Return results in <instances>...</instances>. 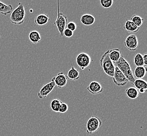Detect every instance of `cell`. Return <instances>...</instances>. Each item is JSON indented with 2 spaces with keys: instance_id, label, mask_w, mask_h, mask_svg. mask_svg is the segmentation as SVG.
Masks as SVG:
<instances>
[{
  "instance_id": "1",
  "label": "cell",
  "mask_w": 147,
  "mask_h": 136,
  "mask_svg": "<svg viewBox=\"0 0 147 136\" xmlns=\"http://www.w3.org/2000/svg\"><path fill=\"white\" fill-rule=\"evenodd\" d=\"M114 65L119 68V70L122 72V73L124 75L125 77L127 79L128 81H129L133 85L134 82L136 79L134 76V74L129 63L126 59H125L123 55L120 58L119 61L114 63Z\"/></svg>"
},
{
  "instance_id": "2",
  "label": "cell",
  "mask_w": 147,
  "mask_h": 136,
  "mask_svg": "<svg viewBox=\"0 0 147 136\" xmlns=\"http://www.w3.org/2000/svg\"><path fill=\"white\" fill-rule=\"evenodd\" d=\"M26 11L25 7L22 3H18V5L11 13L10 16L11 22L16 25H22L25 20Z\"/></svg>"
},
{
  "instance_id": "3",
  "label": "cell",
  "mask_w": 147,
  "mask_h": 136,
  "mask_svg": "<svg viewBox=\"0 0 147 136\" xmlns=\"http://www.w3.org/2000/svg\"><path fill=\"white\" fill-rule=\"evenodd\" d=\"M109 50L105 51L100 60V63L105 73L108 76L113 77L115 71V66L114 63L111 60L108 56Z\"/></svg>"
},
{
  "instance_id": "4",
  "label": "cell",
  "mask_w": 147,
  "mask_h": 136,
  "mask_svg": "<svg viewBox=\"0 0 147 136\" xmlns=\"http://www.w3.org/2000/svg\"><path fill=\"white\" fill-rule=\"evenodd\" d=\"M67 23V18L62 13L59 11V1H57V18L54 24L57 26V29L62 37H63V31L66 29Z\"/></svg>"
},
{
  "instance_id": "5",
  "label": "cell",
  "mask_w": 147,
  "mask_h": 136,
  "mask_svg": "<svg viewBox=\"0 0 147 136\" xmlns=\"http://www.w3.org/2000/svg\"><path fill=\"white\" fill-rule=\"evenodd\" d=\"M102 124L101 120L98 117L95 116L91 117L88 119L86 124L87 133L88 134H92L96 132L101 126Z\"/></svg>"
},
{
  "instance_id": "6",
  "label": "cell",
  "mask_w": 147,
  "mask_h": 136,
  "mask_svg": "<svg viewBox=\"0 0 147 136\" xmlns=\"http://www.w3.org/2000/svg\"><path fill=\"white\" fill-rule=\"evenodd\" d=\"M92 59L89 54L85 52H82L78 54L76 58L77 65L82 70H84L90 65Z\"/></svg>"
},
{
  "instance_id": "7",
  "label": "cell",
  "mask_w": 147,
  "mask_h": 136,
  "mask_svg": "<svg viewBox=\"0 0 147 136\" xmlns=\"http://www.w3.org/2000/svg\"><path fill=\"white\" fill-rule=\"evenodd\" d=\"M55 86L56 85L54 82V77H53L52 79L51 80V82L44 85L42 88L40 89V90L39 91V92L37 94L38 97L40 99H43L46 98L48 97L49 94L51 93L53 90Z\"/></svg>"
},
{
  "instance_id": "8",
  "label": "cell",
  "mask_w": 147,
  "mask_h": 136,
  "mask_svg": "<svg viewBox=\"0 0 147 136\" xmlns=\"http://www.w3.org/2000/svg\"><path fill=\"white\" fill-rule=\"evenodd\" d=\"M113 81L118 86H124L127 83L128 80L119 68L115 67L114 73L113 77Z\"/></svg>"
},
{
  "instance_id": "9",
  "label": "cell",
  "mask_w": 147,
  "mask_h": 136,
  "mask_svg": "<svg viewBox=\"0 0 147 136\" xmlns=\"http://www.w3.org/2000/svg\"><path fill=\"white\" fill-rule=\"evenodd\" d=\"M124 46L129 50L135 51L138 46V38L135 34L129 35L125 40Z\"/></svg>"
},
{
  "instance_id": "10",
  "label": "cell",
  "mask_w": 147,
  "mask_h": 136,
  "mask_svg": "<svg viewBox=\"0 0 147 136\" xmlns=\"http://www.w3.org/2000/svg\"><path fill=\"white\" fill-rule=\"evenodd\" d=\"M87 90L91 94L96 95L102 93L103 91V88L100 83L93 81L89 84Z\"/></svg>"
},
{
  "instance_id": "11",
  "label": "cell",
  "mask_w": 147,
  "mask_h": 136,
  "mask_svg": "<svg viewBox=\"0 0 147 136\" xmlns=\"http://www.w3.org/2000/svg\"><path fill=\"white\" fill-rule=\"evenodd\" d=\"M54 81L55 85L59 88L64 87L67 83V79L63 72H59L56 77H54Z\"/></svg>"
},
{
  "instance_id": "12",
  "label": "cell",
  "mask_w": 147,
  "mask_h": 136,
  "mask_svg": "<svg viewBox=\"0 0 147 136\" xmlns=\"http://www.w3.org/2000/svg\"><path fill=\"white\" fill-rule=\"evenodd\" d=\"M108 56L111 60L114 63H115L119 61L120 58L122 56V52L119 49H112L111 50H109Z\"/></svg>"
},
{
  "instance_id": "13",
  "label": "cell",
  "mask_w": 147,
  "mask_h": 136,
  "mask_svg": "<svg viewBox=\"0 0 147 136\" xmlns=\"http://www.w3.org/2000/svg\"><path fill=\"white\" fill-rule=\"evenodd\" d=\"M95 17L90 14L82 15V17H80V22L85 26L92 25L95 22Z\"/></svg>"
},
{
  "instance_id": "14",
  "label": "cell",
  "mask_w": 147,
  "mask_h": 136,
  "mask_svg": "<svg viewBox=\"0 0 147 136\" xmlns=\"http://www.w3.org/2000/svg\"><path fill=\"white\" fill-rule=\"evenodd\" d=\"M67 79L71 81H76L80 78L79 71L71 64V68L66 75Z\"/></svg>"
},
{
  "instance_id": "15",
  "label": "cell",
  "mask_w": 147,
  "mask_h": 136,
  "mask_svg": "<svg viewBox=\"0 0 147 136\" xmlns=\"http://www.w3.org/2000/svg\"><path fill=\"white\" fill-rule=\"evenodd\" d=\"M50 17L47 14H41L38 15L34 20V23L38 26L46 25L50 21Z\"/></svg>"
},
{
  "instance_id": "16",
  "label": "cell",
  "mask_w": 147,
  "mask_h": 136,
  "mask_svg": "<svg viewBox=\"0 0 147 136\" xmlns=\"http://www.w3.org/2000/svg\"><path fill=\"white\" fill-rule=\"evenodd\" d=\"M124 29L130 34H135L139 31L140 28L138 27L130 20H127L125 23Z\"/></svg>"
},
{
  "instance_id": "17",
  "label": "cell",
  "mask_w": 147,
  "mask_h": 136,
  "mask_svg": "<svg viewBox=\"0 0 147 136\" xmlns=\"http://www.w3.org/2000/svg\"><path fill=\"white\" fill-rule=\"evenodd\" d=\"M29 39L31 43L34 44H37L40 43L41 40V36L39 31H32L29 34Z\"/></svg>"
},
{
  "instance_id": "18",
  "label": "cell",
  "mask_w": 147,
  "mask_h": 136,
  "mask_svg": "<svg viewBox=\"0 0 147 136\" xmlns=\"http://www.w3.org/2000/svg\"><path fill=\"white\" fill-rule=\"evenodd\" d=\"M147 72V68H144V66L136 67L134 76L137 78V79H142L144 78Z\"/></svg>"
},
{
  "instance_id": "19",
  "label": "cell",
  "mask_w": 147,
  "mask_h": 136,
  "mask_svg": "<svg viewBox=\"0 0 147 136\" xmlns=\"http://www.w3.org/2000/svg\"><path fill=\"white\" fill-rule=\"evenodd\" d=\"M125 94L131 99H136L139 95V91L135 87H130L127 88L125 90Z\"/></svg>"
},
{
  "instance_id": "20",
  "label": "cell",
  "mask_w": 147,
  "mask_h": 136,
  "mask_svg": "<svg viewBox=\"0 0 147 136\" xmlns=\"http://www.w3.org/2000/svg\"><path fill=\"white\" fill-rule=\"evenodd\" d=\"M13 10V6L6 4L0 1V13L4 15H7L11 13Z\"/></svg>"
},
{
  "instance_id": "21",
  "label": "cell",
  "mask_w": 147,
  "mask_h": 136,
  "mask_svg": "<svg viewBox=\"0 0 147 136\" xmlns=\"http://www.w3.org/2000/svg\"><path fill=\"white\" fill-rule=\"evenodd\" d=\"M133 85L135 86V88L138 90V91L140 90H144L146 91L147 90V82L144 80H135Z\"/></svg>"
},
{
  "instance_id": "22",
  "label": "cell",
  "mask_w": 147,
  "mask_h": 136,
  "mask_svg": "<svg viewBox=\"0 0 147 136\" xmlns=\"http://www.w3.org/2000/svg\"><path fill=\"white\" fill-rule=\"evenodd\" d=\"M134 64L136 67H144V62L142 54L140 53L136 54L134 57Z\"/></svg>"
},
{
  "instance_id": "23",
  "label": "cell",
  "mask_w": 147,
  "mask_h": 136,
  "mask_svg": "<svg viewBox=\"0 0 147 136\" xmlns=\"http://www.w3.org/2000/svg\"><path fill=\"white\" fill-rule=\"evenodd\" d=\"M62 103V102L58 99H53L50 103V107L51 109L54 112L59 113V108Z\"/></svg>"
},
{
  "instance_id": "24",
  "label": "cell",
  "mask_w": 147,
  "mask_h": 136,
  "mask_svg": "<svg viewBox=\"0 0 147 136\" xmlns=\"http://www.w3.org/2000/svg\"><path fill=\"white\" fill-rule=\"evenodd\" d=\"M130 20L134 23L138 27L140 28V27L142 25L143 23L144 22V19L141 17L140 16H139L138 15H134L131 18Z\"/></svg>"
},
{
  "instance_id": "25",
  "label": "cell",
  "mask_w": 147,
  "mask_h": 136,
  "mask_svg": "<svg viewBox=\"0 0 147 136\" xmlns=\"http://www.w3.org/2000/svg\"><path fill=\"white\" fill-rule=\"evenodd\" d=\"M100 5L103 8L108 9L110 8L113 4V0H101Z\"/></svg>"
},
{
  "instance_id": "26",
  "label": "cell",
  "mask_w": 147,
  "mask_h": 136,
  "mask_svg": "<svg viewBox=\"0 0 147 136\" xmlns=\"http://www.w3.org/2000/svg\"><path fill=\"white\" fill-rule=\"evenodd\" d=\"M68 109V106L66 103H63L60 105L59 108V113L61 114L65 113L66 112H67Z\"/></svg>"
},
{
  "instance_id": "27",
  "label": "cell",
  "mask_w": 147,
  "mask_h": 136,
  "mask_svg": "<svg viewBox=\"0 0 147 136\" xmlns=\"http://www.w3.org/2000/svg\"><path fill=\"white\" fill-rule=\"evenodd\" d=\"M67 29L71 30V31H74L76 30V24L74 22H70L67 24Z\"/></svg>"
},
{
  "instance_id": "28",
  "label": "cell",
  "mask_w": 147,
  "mask_h": 136,
  "mask_svg": "<svg viewBox=\"0 0 147 136\" xmlns=\"http://www.w3.org/2000/svg\"><path fill=\"white\" fill-rule=\"evenodd\" d=\"M73 31H71V30L67 29H65L63 31V36L66 38H71L73 36Z\"/></svg>"
},
{
  "instance_id": "29",
  "label": "cell",
  "mask_w": 147,
  "mask_h": 136,
  "mask_svg": "<svg viewBox=\"0 0 147 136\" xmlns=\"http://www.w3.org/2000/svg\"><path fill=\"white\" fill-rule=\"evenodd\" d=\"M143 56V60H144V67L147 68V54H145L142 56Z\"/></svg>"
},
{
  "instance_id": "30",
  "label": "cell",
  "mask_w": 147,
  "mask_h": 136,
  "mask_svg": "<svg viewBox=\"0 0 147 136\" xmlns=\"http://www.w3.org/2000/svg\"><path fill=\"white\" fill-rule=\"evenodd\" d=\"M139 93H140L144 94L146 92V91L144 90H139Z\"/></svg>"
},
{
  "instance_id": "31",
  "label": "cell",
  "mask_w": 147,
  "mask_h": 136,
  "mask_svg": "<svg viewBox=\"0 0 147 136\" xmlns=\"http://www.w3.org/2000/svg\"><path fill=\"white\" fill-rule=\"evenodd\" d=\"M0 38H1V35H0Z\"/></svg>"
}]
</instances>
